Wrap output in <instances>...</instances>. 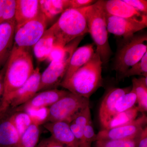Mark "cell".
Wrapping results in <instances>:
<instances>
[{
    "mask_svg": "<svg viewBox=\"0 0 147 147\" xmlns=\"http://www.w3.org/2000/svg\"><path fill=\"white\" fill-rule=\"evenodd\" d=\"M30 49L16 47L13 50L5 65L4 88L0 113L5 112L11 95L28 81L34 71Z\"/></svg>",
    "mask_w": 147,
    "mask_h": 147,
    "instance_id": "cell-1",
    "label": "cell"
},
{
    "mask_svg": "<svg viewBox=\"0 0 147 147\" xmlns=\"http://www.w3.org/2000/svg\"><path fill=\"white\" fill-rule=\"evenodd\" d=\"M102 65L100 56L95 51L90 61L69 79L63 81L60 86L74 94L90 98L103 86Z\"/></svg>",
    "mask_w": 147,
    "mask_h": 147,
    "instance_id": "cell-2",
    "label": "cell"
},
{
    "mask_svg": "<svg viewBox=\"0 0 147 147\" xmlns=\"http://www.w3.org/2000/svg\"><path fill=\"white\" fill-rule=\"evenodd\" d=\"M87 7L68 9L61 14L57 21L50 28L55 37L54 46L63 48L74 40L88 33L86 17Z\"/></svg>",
    "mask_w": 147,
    "mask_h": 147,
    "instance_id": "cell-3",
    "label": "cell"
},
{
    "mask_svg": "<svg viewBox=\"0 0 147 147\" xmlns=\"http://www.w3.org/2000/svg\"><path fill=\"white\" fill-rule=\"evenodd\" d=\"M87 25L90 34L96 46V52L99 55L103 65L107 64L113 55L108 39V32L106 13L103 5V0L97 1L87 7L86 11Z\"/></svg>",
    "mask_w": 147,
    "mask_h": 147,
    "instance_id": "cell-4",
    "label": "cell"
},
{
    "mask_svg": "<svg viewBox=\"0 0 147 147\" xmlns=\"http://www.w3.org/2000/svg\"><path fill=\"white\" fill-rule=\"evenodd\" d=\"M147 35L145 32L136 33L120 40L113 66L119 79H121L129 69L147 53Z\"/></svg>",
    "mask_w": 147,
    "mask_h": 147,
    "instance_id": "cell-5",
    "label": "cell"
},
{
    "mask_svg": "<svg viewBox=\"0 0 147 147\" xmlns=\"http://www.w3.org/2000/svg\"><path fill=\"white\" fill-rule=\"evenodd\" d=\"M84 36L77 38L64 47L59 58L52 61L40 76L38 92L57 89L60 86L68 69L72 54L78 47Z\"/></svg>",
    "mask_w": 147,
    "mask_h": 147,
    "instance_id": "cell-6",
    "label": "cell"
},
{
    "mask_svg": "<svg viewBox=\"0 0 147 147\" xmlns=\"http://www.w3.org/2000/svg\"><path fill=\"white\" fill-rule=\"evenodd\" d=\"M88 106L89 98L69 92L48 108L47 123L63 121L69 123L78 113Z\"/></svg>",
    "mask_w": 147,
    "mask_h": 147,
    "instance_id": "cell-7",
    "label": "cell"
},
{
    "mask_svg": "<svg viewBox=\"0 0 147 147\" xmlns=\"http://www.w3.org/2000/svg\"><path fill=\"white\" fill-rule=\"evenodd\" d=\"M47 22L45 15L40 12L36 18L16 26L14 46L28 49L33 47L46 31Z\"/></svg>",
    "mask_w": 147,
    "mask_h": 147,
    "instance_id": "cell-8",
    "label": "cell"
},
{
    "mask_svg": "<svg viewBox=\"0 0 147 147\" xmlns=\"http://www.w3.org/2000/svg\"><path fill=\"white\" fill-rule=\"evenodd\" d=\"M147 123L146 114H142L133 121L126 124L109 129H101L96 134V141L136 138L140 136L142 130L146 126Z\"/></svg>",
    "mask_w": 147,
    "mask_h": 147,
    "instance_id": "cell-9",
    "label": "cell"
},
{
    "mask_svg": "<svg viewBox=\"0 0 147 147\" xmlns=\"http://www.w3.org/2000/svg\"><path fill=\"white\" fill-rule=\"evenodd\" d=\"M106 18L108 32L123 38L131 36L147 26V23L106 13Z\"/></svg>",
    "mask_w": 147,
    "mask_h": 147,
    "instance_id": "cell-10",
    "label": "cell"
},
{
    "mask_svg": "<svg viewBox=\"0 0 147 147\" xmlns=\"http://www.w3.org/2000/svg\"><path fill=\"white\" fill-rule=\"evenodd\" d=\"M41 73L38 67L34 71L26 83L12 94L9 100V106L15 108L24 105L38 92Z\"/></svg>",
    "mask_w": 147,
    "mask_h": 147,
    "instance_id": "cell-11",
    "label": "cell"
},
{
    "mask_svg": "<svg viewBox=\"0 0 147 147\" xmlns=\"http://www.w3.org/2000/svg\"><path fill=\"white\" fill-rule=\"evenodd\" d=\"M69 93L68 91L58 89L38 92L24 105L15 108L14 111H26L32 109L49 108Z\"/></svg>",
    "mask_w": 147,
    "mask_h": 147,
    "instance_id": "cell-12",
    "label": "cell"
},
{
    "mask_svg": "<svg viewBox=\"0 0 147 147\" xmlns=\"http://www.w3.org/2000/svg\"><path fill=\"white\" fill-rule=\"evenodd\" d=\"M131 87L112 88L108 90L100 103L98 118L102 129H105L114 115L116 102L123 95L130 91Z\"/></svg>",
    "mask_w": 147,
    "mask_h": 147,
    "instance_id": "cell-13",
    "label": "cell"
},
{
    "mask_svg": "<svg viewBox=\"0 0 147 147\" xmlns=\"http://www.w3.org/2000/svg\"><path fill=\"white\" fill-rule=\"evenodd\" d=\"M103 5L105 13L108 15L147 23V15L140 13L123 0L103 1Z\"/></svg>",
    "mask_w": 147,
    "mask_h": 147,
    "instance_id": "cell-14",
    "label": "cell"
},
{
    "mask_svg": "<svg viewBox=\"0 0 147 147\" xmlns=\"http://www.w3.org/2000/svg\"><path fill=\"white\" fill-rule=\"evenodd\" d=\"M15 21L0 24V70L8 61L14 45Z\"/></svg>",
    "mask_w": 147,
    "mask_h": 147,
    "instance_id": "cell-15",
    "label": "cell"
},
{
    "mask_svg": "<svg viewBox=\"0 0 147 147\" xmlns=\"http://www.w3.org/2000/svg\"><path fill=\"white\" fill-rule=\"evenodd\" d=\"M43 126L55 140L66 147H79L77 140L66 122H47Z\"/></svg>",
    "mask_w": 147,
    "mask_h": 147,
    "instance_id": "cell-16",
    "label": "cell"
},
{
    "mask_svg": "<svg viewBox=\"0 0 147 147\" xmlns=\"http://www.w3.org/2000/svg\"><path fill=\"white\" fill-rule=\"evenodd\" d=\"M95 51L94 44L92 43L77 47L71 56L68 69L63 81L69 79L78 69L88 63Z\"/></svg>",
    "mask_w": 147,
    "mask_h": 147,
    "instance_id": "cell-17",
    "label": "cell"
},
{
    "mask_svg": "<svg viewBox=\"0 0 147 147\" xmlns=\"http://www.w3.org/2000/svg\"><path fill=\"white\" fill-rule=\"evenodd\" d=\"M40 12L39 1L38 0H16V26L36 18Z\"/></svg>",
    "mask_w": 147,
    "mask_h": 147,
    "instance_id": "cell-18",
    "label": "cell"
},
{
    "mask_svg": "<svg viewBox=\"0 0 147 147\" xmlns=\"http://www.w3.org/2000/svg\"><path fill=\"white\" fill-rule=\"evenodd\" d=\"M91 119L90 106L81 110L69 123L72 133L77 140L79 147H90L84 137L85 126Z\"/></svg>",
    "mask_w": 147,
    "mask_h": 147,
    "instance_id": "cell-19",
    "label": "cell"
},
{
    "mask_svg": "<svg viewBox=\"0 0 147 147\" xmlns=\"http://www.w3.org/2000/svg\"><path fill=\"white\" fill-rule=\"evenodd\" d=\"M20 138L10 116L0 122V147H16Z\"/></svg>",
    "mask_w": 147,
    "mask_h": 147,
    "instance_id": "cell-20",
    "label": "cell"
},
{
    "mask_svg": "<svg viewBox=\"0 0 147 147\" xmlns=\"http://www.w3.org/2000/svg\"><path fill=\"white\" fill-rule=\"evenodd\" d=\"M55 44V37L50 28L47 29L40 39L33 47L35 57L40 62L47 60Z\"/></svg>",
    "mask_w": 147,
    "mask_h": 147,
    "instance_id": "cell-21",
    "label": "cell"
},
{
    "mask_svg": "<svg viewBox=\"0 0 147 147\" xmlns=\"http://www.w3.org/2000/svg\"><path fill=\"white\" fill-rule=\"evenodd\" d=\"M40 11L48 21L69 8V0L39 1Z\"/></svg>",
    "mask_w": 147,
    "mask_h": 147,
    "instance_id": "cell-22",
    "label": "cell"
},
{
    "mask_svg": "<svg viewBox=\"0 0 147 147\" xmlns=\"http://www.w3.org/2000/svg\"><path fill=\"white\" fill-rule=\"evenodd\" d=\"M139 111L137 106L116 114L110 119L105 129H109L121 126L133 121L137 118Z\"/></svg>",
    "mask_w": 147,
    "mask_h": 147,
    "instance_id": "cell-23",
    "label": "cell"
},
{
    "mask_svg": "<svg viewBox=\"0 0 147 147\" xmlns=\"http://www.w3.org/2000/svg\"><path fill=\"white\" fill-rule=\"evenodd\" d=\"M40 134L39 126L32 124L21 135L16 147H36Z\"/></svg>",
    "mask_w": 147,
    "mask_h": 147,
    "instance_id": "cell-24",
    "label": "cell"
},
{
    "mask_svg": "<svg viewBox=\"0 0 147 147\" xmlns=\"http://www.w3.org/2000/svg\"><path fill=\"white\" fill-rule=\"evenodd\" d=\"M132 88L137 96V106L139 112L145 114L147 111V86H145L139 78L132 79Z\"/></svg>",
    "mask_w": 147,
    "mask_h": 147,
    "instance_id": "cell-25",
    "label": "cell"
},
{
    "mask_svg": "<svg viewBox=\"0 0 147 147\" xmlns=\"http://www.w3.org/2000/svg\"><path fill=\"white\" fill-rule=\"evenodd\" d=\"M137 103L136 93L131 88L130 91L123 95L117 100L115 106L114 116L118 113L131 109L136 106Z\"/></svg>",
    "mask_w": 147,
    "mask_h": 147,
    "instance_id": "cell-26",
    "label": "cell"
},
{
    "mask_svg": "<svg viewBox=\"0 0 147 147\" xmlns=\"http://www.w3.org/2000/svg\"><path fill=\"white\" fill-rule=\"evenodd\" d=\"M10 116L20 137L32 124L30 117L25 111H14Z\"/></svg>",
    "mask_w": 147,
    "mask_h": 147,
    "instance_id": "cell-27",
    "label": "cell"
},
{
    "mask_svg": "<svg viewBox=\"0 0 147 147\" xmlns=\"http://www.w3.org/2000/svg\"><path fill=\"white\" fill-rule=\"evenodd\" d=\"M16 6V0H0V24L15 21Z\"/></svg>",
    "mask_w": 147,
    "mask_h": 147,
    "instance_id": "cell-28",
    "label": "cell"
},
{
    "mask_svg": "<svg viewBox=\"0 0 147 147\" xmlns=\"http://www.w3.org/2000/svg\"><path fill=\"white\" fill-rule=\"evenodd\" d=\"M140 136L133 139L97 140L95 147H137Z\"/></svg>",
    "mask_w": 147,
    "mask_h": 147,
    "instance_id": "cell-29",
    "label": "cell"
},
{
    "mask_svg": "<svg viewBox=\"0 0 147 147\" xmlns=\"http://www.w3.org/2000/svg\"><path fill=\"white\" fill-rule=\"evenodd\" d=\"M136 75L147 76V53L139 61L129 69L123 74L121 79Z\"/></svg>",
    "mask_w": 147,
    "mask_h": 147,
    "instance_id": "cell-30",
    "label": "cell"
},
{
    "mask_svg": "<svg viewBox=\"0 0 147 147\" xmlns=\"http://www.w3.org/2000/svg\"><path fill=\"white\" fill-rule=\"evenodd\" d=\"M30 117L32 123L38 126L47 123L48 116V108L32 109L25 111Z\"/></svg>",
    "mask_w": 147,
    "mask_h": 147,
    "instance_id": "cell-31",
    "label": "cell"
},
{
    "mask_svg": "<svg viewBox=\"0 0 147 147\" xmlns=\"http://www.w3.org/2000/svg\"><path fill=\"white\" fill-rule=\"evenodd\" d=\"M84 137L89 146L91 147L93 142L96 141V134L94 132L92 119L87 124L84 128Z\"/></svg>",
    "mask_w": 147,
    "mask_h": 147,
    "instance_id": "cell-32",
    "label": "cell"
},
{
    "mask_svg": "<svg viewBox=\"0 0 147 147\" xmlns=\"http://www.w3.org/2000/svg\"><path fill=\"white\" fill-rule=\"evenodd\" d=\"M123 1L140 13L147 15L146 0H123Z\"/></svg>",
    "mask_w": 147,
    "mask_h": 147,
    "instance_id": "cell-33",
    "label": "cell"
},
{
    "mask_svg": "<svg viewBox=\"0 0 147 147\" xmlns=\"http://www.w3.org/2000/svg\"><path fill=\"white\" fill-rule=\"evenodd\" d=\"M96 1L93 0H69V9H80L93 4Z\"/></svg>",
    "mask_w": 147,
    "mask_h": 147,
    "instance_id": "cell-34",
    "label": "cell"
},
{
    "mask_svg": "<svg viewBox=\"0 0 147 147\" xmlns=\"http://www.w3.org/2000/svg\"><path fill=\"white\" fill-rule=\"evenodd\" d=\"M36 147H66L55 140L52 136L38 142Z\"/></svg>",
    "mask_w": 147,
    "mask_h": 147,
    "instance_id": "cell-35",
    "label": "cell"
},
{
    "mask_svg": "<svg viewBox=\"0 0 147 147\" xmlns=\"http://www.w3.org/2000/svg\"><path fill=\"white\" fill-rule=\"evenodd\" d=\"M64 47L62 48L57 46H54L47 58V60L51 62L52 61L59 58L63 54Z\"/></svg>",
    "mask_w": 147,
    "mask_h": 147,
    "instance_id": "cell-36",
    "label": "cell"
},
{
    "mask_svg": "<svg viewBox=\"0 0 147 147\" xmlns=\"http://www.w3.org/2000/svg\"><path fill=\"white\" fill-rule=\"evenodd\" d=\"M137 147H147V127L142 130L140 134Z\"/></svg>",
    "mask_w": 147,
    "mask_h": 147,
    "instance_id": "cell-37",
    "label": "cell"
},
{
    "mask_svg": "<svg viewBox=\"0 0 147 147\" xmlns=\"http://www.w3.org/2000/svg\"><path fill=\"white\" fill-rule=\"evenodd\" d=\"M5 65L0 70V105L1 102L4 88V75L5 73Z\"/></svg>",
    "mask_w": 147,
    "mask_h": 147,
    "instance_id": "cell-38",
    "label": "cell"
},
{
    "mask_svg": "<svg viewBox=\"0 0 147 147\" xmlns=\"http://www.w3.org/2000/svg\"><path fill=\"white\" fill-rule=\"evenodd\" d=\"M0 115H1V113H0Z\"/></svg>",
    "mask_w": 147,
    "mask_h": 147,
    "instance_id": "cell-39",
    "label": "cell"
}]
</instances>
